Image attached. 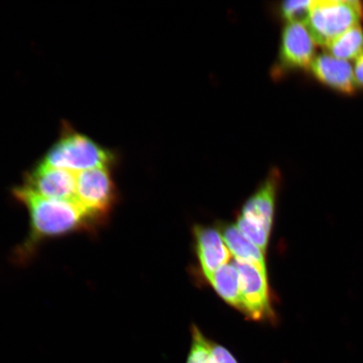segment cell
Segmentation results:
<instances>
[{
  "label": "cell",
  "instance_id": "2",
  "mask_svg": "<svg viewBox=\"0 0 363 363\" xmlns=\"http://www.w3.org/2000/svg\"><path fill=\"white\" fill-rule=\"evenodd\" d=\"M113 155L84 135L65 128L61 138L49 150L43 162L79 174L98 167H110Z\"/></svg>",
  "mask_w": 363,
  "mask_h": 363
},
{
  "label": "cell",
  "instance_id": "10",
  "mask_svg": "<svg viewBox=\"0 0 363 363\" xmlns=\"http://www.w3.org/2000/svg\"><path fill=\"white\" fill-rule=\"evenodd\" d=\"M310 68L315 78L329 88L346 94L355 92L354 67L348 61L323 53L315 57Z\"/></svg>",
  "mask_w": 363,
  "mask_h": 363
},
{
  "label": "cell",
  "instance_id": "14",
  "mask_svg": "<svg viewBox=\"0 0 363 363\" xmlns=\"http://www.w3.org/2000/svg\"><path fill=\"white\" fill-rule=\"evenodd\" d=\"M192 343L186 363H214L211 352V340L196 325L191 328Z\"/></svg>",
  "mask_w": 363,
  "mask_h": 363
},
{
  "label": "cell",
  "instance_id": "11",
  "mask_svg": "<svg viewBox=\"0 0 363 363\" xmlns=\"http://www.w3.org/2000/svg\"><path fill=\"white\" fill-rule=\"evenodd\" d=\"M220 233L235 259L266 267L264 253L240 233L237 225H221Z\"/></svg>",
  "mask_w": 363,
  "mask_h": 363
},
{
  "label": "cell",
  "instance_id": "9",
  "mask_svg": "<svg viewBox=\"0 0 363 363\" xmlns=\"http://www.w3.org/2000/svg\"><path fill=\"white\" fill-rule=\"evenodd\" d=\"M279 182L278 170L272 171L264 183L244 204L242 214L240 215L269 233L274 223L277 191Z\"/></svg>",
  "mask_w": 363,
  "mask_h": 363
},
{
  "label": "cell",
  "instance_id": "18",
  "mask_svg": "<svg viewBox=\"0 0 363 363\" xmlns=\"http://www.w3.org/2000/svg\"><path fill=\"white\" fill-rule=\"evenodd\" d=\"M354 74H355L357 87L363 89V55L356 60L355 67H354Z\"/></svg>",
  "mask_w": 363,
  "mask_h": 363
},
{
  "label": "cell",
  "instance_id": "13",
  "mask_svg": "<svg viewBox=\"0 0 363 363\" xmlns=\"http://www.w3.org/2000/svg\"><path fill=\"white\" fill-rule=\"evenodd\" d=\"M330 55L342 60H357L363 55V29L361 25L352 27L326 45Z\"/></svg>",
  "mask_w": 363,
  "mask_h": 363
},
{
  "label": "cell",
  "instance_id": "16",
  "mask_svg": "<svg viewBox=\"0 0 363 363\" xmlns=\"http://www.w3.org/2000/svg\"><path fill=\"white\" fill-rule=\"evenodd\" d=\"M312 1H285L281 6L283 16L289 22L306 23L310 16Z\"/></svg>",
  "mask_w": 363,
  "mask_h": 363
},
{
  "label": "cell",
  "instance_id": "6",
  "mask_svg": "<svg viewBox=\"0 0 363 363\" xmlns=\"http://www.w3.org/2000/svg\"><path fill=\"white\" fill-rule=\"evenodd\" d=\"M24 186L45 198L75 202L77 174L42 162L26 175Z\"/></svg>",
  "mask_w": 363,
  "mask_h": 363
},
{
  "label": "cell",
  "instance_id": "15",
  "mask_svg": "<svg viewBox=\"0 0 363 363\" xmlns=\"http://www.w3.org/2000/svg\"><path fill=\"white\" fill-rule=\"evenodd\" d=\"M237 224L240 233L259 247L263 253H265L269 245L270 233L262 227L251 223L242 216L238 217Z\"/></svg>",
  "mask_w": 363,
  "mask_h": 363
},
{
  "label": "cell",
  "instance_id": "4",
  "mask_svg": "<svg viewBox=\"0 0 363 363\" xmlns=\"http://www.w3.org/2000/svg\"><path fill=\"white\" fill-rule=\"evenodd\" d=\"M117 191L108 167L77 174L75 203L96 226L106 222L117 202Z\"/></svg>",
  "mask_w": 363,
  "mask_h": 363
},
{
  "label": "cell",
  "instance_id": "7",
  "mask_svg": "<svg viewBox=\"0 0 363 363\" xmlns=\"http://www.w3.org/2000/svg\"><path fill=\"white\" fill-rule=\"evenodd\" d=\"M315 42L303 23L288 22L281 43L279 61L282 69H305L315 58Z\"/></svg>",
  "mask_w": 363,
  "mask_h": 363
},
{
  "label": "cell",
  "instance_id": "12",
  "mask_svg": "<svg viewBox=\"0 0 363 363\" xmlns=\"http://www.w3.org/2000/svg\"><path fill=\"white\" fill-rule=\"evenodd\" d=\"M208 281L227 303L240 311L239 272L233 262L220 267Z\"/></svg>",
  "mask_w": 363,
  "mask_h": 363
},
{
  "label": "cell",
  "instance_id": "1",
  "mask_svg": "<svg viewBox=\"0 0 363 363\" xmlns=\"http://www.w3.org/2000/svg\"><path fill=\"white\" fill-rule=\"evenodd\" d=\"M13 195L25 206L30 216L29 237L19 249L21 259H26L45 240L96 229L97 226L75 202L45 198L25 186L13 189Z\"/></svg>",
  "mask_w": 363,
  "mask_h": 363
},
{
  "label": "cell",
  "instance_id": "17",
  "mask_svg": "<svg viewBox=\"0 0 363 363\" xmlns=\"http://www.w3.org/2000/svg\"><path fill=\"white\" fill-rule=\"evenodd\" d=\"M211 352L214 363H239L228 349L211 340Z\"/></svg>",
  "mask_w": 363,
  "mask_h": 363
},
{
  "label": "cell",
  "instance_id": "8",
  "mask_svg": "<svg viewBox=\"0 0 363 363\" xmlns=\"http://www.w3.org/2000/svg\"><path fill=\"white\" fill-rule=\"evenodd\" d=\"M194 234L199 261L208 279L220 267L229 263L231 253L219 230L197 225L194 226Z\"/></svg>",
  "mask_w": 363,
  "mask_h": 363
},
{
  "label": "cell",
  "instance_id": "3",
  "mask_svg": "<svg viewBox=\"0 0 363 363\" xmlns=\"http://www.w3.org/2000/svg\"><path fill=\"white\" fill-rule=\"evenodd\" d=\"M363 3L359 0H316L312 1L306 26L316 44L326 47L331 40L361 25Z\"/></svg>",
  "mask_w": 363,
  "mask_h": 363
},
{
  "label": "cell",
  "instance_id": "5",
  "mask_svg": "<svg viewBox=\"0 0 363 363\" xmlns=\"http://www.w3.org/2000/svg\"><path fill=\"white\" fill-rule=\"evenodd\" d=\"M239 272L240 311L254 320L274 319L267 267L234 259Z\"/></svg>",
  "mask_w": 363,
  "mask_h": 363
}]
</instances>
